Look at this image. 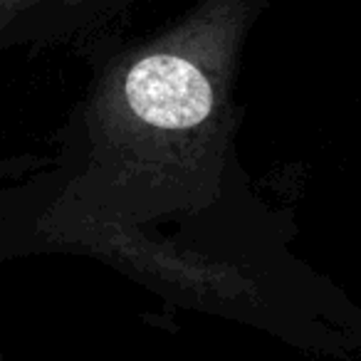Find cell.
Masks as SVG:
<instances>
[{"label":"cell","instance_id":"1","mask_svg":"<svg viewBox=\"0 0 361 361\" xmlns=\"http://www.w3.org/2000/svg\"><path fill=\"white\" fill-rule=\"evenodd\" d=\"M124 90L134 114L161 129L201 124L213 106V90L201 70L171 55L141 60L129 72Z\"/></svg>","mask_w":361,"mask_h":361}]
</instances>
